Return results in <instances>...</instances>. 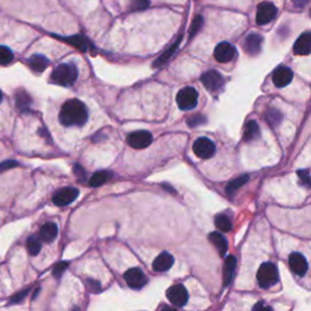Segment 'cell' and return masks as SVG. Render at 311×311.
Here are the masks:
<instances>
[{
	"instance_id": "cell-1",
	"label": "cell",
	"mask_w": 311,
	"mask_h": 311,
	"mask_svg": "<svg viewBox=\"0 0 311 311\" xmlns=\"http://www.w3.org/2000/svg\"><path fill=\"white\" fill-rule=\"evenodd\" d=\"M60 122L66 126H82L88 120V109L80 100H68L60 112Z\"/></svg>"
},
{
	"instance_id": "cell-2",
	"label": "cell",
	"mask_w": 311,
	"mask_h": 311,
	"mask_svg": "<svg viewBox=\"0 0 311 311\" xmlns=\"http://www.w3.org/2000/svg\"><path fill=\"white\" fill-rule=\"evenodd\" d=\"M78 78V70L77 66L74 63H61L55 68L53 74H51V79L54 80L56 84L68 86L72 85Z\"/></svg>"
},
{
	"instance_id": "cell-3",
	"label": "cell",
	"mask_w": 311,
	"mask_h": 311,
	"mask_svg": "<svg viewBox=\"0 0 311 311\" xmlns=\"http://www.w3.org/2000/svg\"><path fill=\"white\" fill-rule=\"evenodd\" d=\"M257 278L261 288L275 286L278 281V270L272 263H264L259 267Z\"/></svg>"
},
{
	"instance_id": "cell-4",
	"label": "cell",
	"mask_w": 311,
	"mask_h": 311,
	"mask_svg": "<svg viewBox=\"0 0 311 311\" xmlns=\"http://www.w3.org/2000/svg\"><path fill=\"white\" fill-rule=\"evenodd\" d=\"M198 101V93L196 89L187 86V88L181 89L177 95L178 106L184 111H191L197 106Z\"/></svg>"
},
{
	"instance_id": "cell-5",
	"label": "cell",
	"mask_w": 311,
	"mask_h": 311,
	"mask_svg": "<svg viewBox=\"0 0 311 311\" xmlns=\"http://www.w3.org/2000/svg\"><path fill=\"white\" fill-rule=\"evenodd\" d=\"M192 148H194L195 154L201 160H208L215 153L214 142L208 137H200L196 140Z\"/></svg>"
},
{
	"instance_id": "cell-6",
	"label": "cell",
	"mask_w": 311,
	"mask_h": 311,
	"mask_svg": "<svg viewBox=\"0 0 311 311\" xmlns=\"http://www.w3.org/2000/svg\"><path fill=\"white\" fill-rule=\"evenodd\" d=\"M152 140H153L152 134L146 130H137L131 132L128 136V139H126L129 146L135 149H143L148 147L152 143Z\"/></svg>"
},
{
	"instance_id": "cell-7",
	"label": "cell",
	"mask_w": 311,
	"mask_h": 311,
	"mask_svg": "<svg viewBox=\"0 0 311 311\" xmlns=\"http://www.w3.org/2000/svg\"><path fill=\"white\" fill-rule=\"evenodd\" d=\"M124 280L126 284L132 289H140L147 283V277L139 267H132V269L126 270V272L124 273Z\"/></svg>"
},
{
	"instance_id": "cell-8",
	"label": "cell",
	"mask_w": 311,
	"mask_h": 311,
	"mask_svg": "<svg viewBox=\"0 0 311 311\" xmlns=\"http://www.w3.org/2000/svg\"><path fill=\"white\" fill-rule=\"evenodd\" d=\"M78 196H79V190L76 187H65V189H60L59 191L55 192L53 202L59 207L68 206L77 200Z\"/></svg>"
},
{
	"instance_id": "cell-9",
	"label": "cell",
	"mask_w": 311,
	"mask_h": 311,
	"mask_svg": "<svg viewBox=\"0 0 311 311\" xmlns=\"http://www.w3.org/2000/svg\"><path fill=\"white\" fill-rule=\"evenodd\" d=\"M167 298L175 306H184L189 300V293L183 284H175L167 290Z\"/></svg>"
},
{
	"instance_id": "cell-10",
	"label": "cell",
	"mask_w": 311,
	"mask_h": 311,
	"mask_svg": "<svg viewBox=\"0 0 311 311\" xmlns=\"http://www.w3.org/2000/svg\"><path fill=\"white\" fill-rule=\"evenodd\" d=\"M277 14V9L270 2H263L259 4L257 11V24L258 25H267L275 19Z\"/></svg>"
},
{
	"instance_id": "cell-11",
	"label": "cell",
	"mask_w": 311,
	"mask_h": 311,
	"mask_svg": "<svg viewBox=\"0 0 311 311\" xmlns=\"http://www.w3.org/2000/svg\"><path fill=\"white\" fill-rule=\"evenodd\" d=\"M201 82L209 91H218L224 85V78L217 71H208L201 77Z\"/></svg>"
},
{
	"instance_id": "cell-12",
	"label": "cell",
	"mask_w": 311,
	"mask_h": 311,
	"mask_svg": "<svg viewBox=\"0 0 311 311\" xmlns=\"http://www.w3.org/2000/svg\"><path fill=\"white\" fill-rule=\"evenodd\" d=\"M235 55H236L235 47H232V45L227 42H223L220 43V44H218L214 50L215 60L221 63L230 62L233 57H235Z\"/></svg>"
},
{
	"instance_id": "cell-13",
	"label": "cell",
	"mask_w": 311,
	"mask_h": 311,
	"mask_svg": "<svg viewBox=\"0 0 311 311\" xmlns=\"http://www.w3.org/2000/svg\"><path fill=\"white\" fill-rule=\"evenodd\" d=\"M292 79H293V72L288 67H284V66L276 68L275 72L272 73V82L277 88L287 86L290 82H292Z\"/></svg>"
},
{
	"instance_id": "cell-14",
	"label": "cell",
	"mask_w": 311,
	"mask_h": 311,
	"mask_svg": "<svg viewBox=\"0 0 311 311\" xmlns=\"http://www.w3.org/2000/svg\"><path fill=\"white\" fill-rule=\"evenodd\" d=\"M289 267L295 275L304 276L307 271V261L300 253H292L289 255Z\"/></svg>"
},
{
	"instance_id": "cell-15",
	"label": "cell",
	"mask_w": 311,
	"mask_h": 311,
	"mask_svg": "<svg viewBox=\"0 0 311 311\" xmlns=\"http://www.w3.org/2000/svg\"><path fill=\"white\" fill-rule=\"evenodd\" d=\"M173 264H174V258H173V255L169 254L168 252H163L154 259L153 264H152V267H153L154 271L157 272H166L171 269Z\"/></svg>"
},
{
	"instance_id": "cell-16",
	"label": "cell",
	"mask_w": 311,
	"mask_h": 311,
	"mask_svg": "<svg viewBox=\"0 0 311 311\" xmlns=\"http://www.w3.org/2000/svg\"><path fill=\"white\" fill-rule=\"evenodd\" d=\"M261 44H263V38L260 34L252 33L244 39V49L249 55H258L260 53Z\"/></svg>"
},
{
	"instance_id": "cell-17",
	"label": "cell",
	"mask_w": 311,
	"mask_h": 311,
	"mask_svg": "<svg viewBox=\"0 0 311 311\" xmlns=\"http://www.w3.org/2000/svg\"><path fill=\"white\" fill-rule=\"evenodd\" d=\"M295 55H309L311 54V33H304L296 39L294 48Z\"/></svg>"
},
{
	"instance_id": "cell-18",
	"label": "cell",
	"mask_w": 311,
	"mask_h": 311,
	"mask_svg": "<svg viewBox=\"0 0 311 311\" xmlns=\"http://www.w3.org/2000/svg\"><path fill=\"white\" fill-rule=\"evenodd\" d=\"M57 232H59V229H57V225L55 223L44 224L39 230L40 240L47 242V243L53 242L55 238H56Z\"/></svg>"
},
{
	"instance_id": "cell-19",
	"label": "cell",
	"mask_w": 311,
	"mask_h": 311,
	"mask_svg": "<svg viewBox=\"0 0 311 311\" xmlns=\"http://www.w3.org/2000/svg\"><path fill=\"white\" fill-rule=\"evenodd\" d=\"M236 269V258L233 255H229L225 259V264H224L223 269V282L224 286H229L230 282H231L233 273H235Z\"/></svg>"
},
{
	"instance_id": "cell-20",
	"label": "cell",
	"mask_w": 311,
	"mask_h": 311,
	"mask_svg": "<svg viewBox=\"0 0 311 311\" xmlns=\"http://www.w3.org/2000/svg\"><path fill=\"white\" fill-rule=\"evenodd\" d=\"M61 40H65L72 47L79 49L80 51H88L89 47H90V43L88 42V39L84 36H80V34H76V36L72 37H61Z\"/></svg>"
},
{
	"instance_id": "cell-21",
	"label": "cell",
	"mask_w": 311,
	"mask_h": 311,
	"mask_svg": "<svg viewBox=\"0 0 311 311\" xmlns=\"http://www.w3.org/2000/svg\"><path fill=\"white\" fill-rule=\"evenodd\" d=\"M49 60L48 57H45L44 55H33V56L30 57L28 60V66L32 68L33 71L36 72H43L48 68L49 66Z\"/></svg>"
},
{
	"instance_id": "cell-22",
	"label": "cell",
	"mask_w": 311,
	"mask_h": 311,
	"mask_svg": "<svg viewBox=\"0 0 311 311\" xmlns=\"http://www.w3.org/2000/svg\"><path fill=\"white\" fill-rule=\"evenodd\" d=\"M259 136H260V129H259L258 123L255 120H248L244 126L243 140L249 142V141L257 140Z\"/></svg>"
},
{
	"instance_id": "cell-23",
	"label": "cell",
	"mask_w": 311,
	"mask_h": 311,
	"mask_svg": "<svg viewBox=\"0 0 311 311\" xmlns=\"http://www.w3.org/2000/svg\"><path fill=\"white\" fill-rule=\"evenodd\" d=\"M209 241L214 244L215 248L218 249V252L220 253V255H225L227 252V241L221 233L219 232H212L209 235Z\"/></svg>"
},
{
	"instance_id": "cell-24",
	"label": "cell",
	"mask_w": 311,
	"mask_h": 311,
	"mask_svg": "<svg viewBox=\"0 0 311 311\" xmlns=\"http://www.w3.org/2000/svg\"><path fill=\"white\" fill-rule=\"evenodd\" d=\"M181 39H183V36H179V38L177 39V42H175L174 44H173L171 48L167 49V50L164 51V54L161 55V56L158 57L157 60H156V61H154V65H153L154 67H161V66H163L164 63H166L167 61H168L169 59H171V57L173 56V54H174L175 51H177V49L179 48V44H180Z\"/></svg>"
},
{
	"instance_id": "cell-25",
	"label": "cell",
	"mask_w": 311,
	"mask_h": 311,
	"mask_svg": "<svg viewBox=\"0 0 311 311\" xmlns=\"http://www.w3.org/2000/svg\"><path fill=\"white\" fill-rule=\"evenodd\" d=\"M15 99L17 107L21 109V111H28L32 103L30 95L26 93V91H20V93L16 94Z\"/></svg>"
},
{
	"instance_id": "cell-26",
	"label": "cell",
	"mask_w": 311,
	"mask_h": 311,
	"mask_svg": "<svg viewBox=\"0 0 311 311\" xmlns=\"http://www.w3.org/2000/svg\"><path fill=\"white\" fill-rule=\"evenodd\" d=\"M109 178H111V174L108 172L101 171V172H97L91 177L90 181H89V185L93 186V187H99L101 186L102 184H105Z\"/></svg>"
},
{
	"instance_id": "cell-27",
	"label": "cell",
	"mask_w": 311,
	"mask_h": 311,
	"mask_svg": "<svg viewBox=\"0 0 311 311\" xmlns=\"http://www.w3.org/2000/svg\"><path fill=\"white\" fill-rule=\"evenodd\" d=\"M248 179H249L248 175H242V177L237 178V179L230 181L229 185L226 186V192L229 195H232L233 192H236L238 189H240V187L243 186L244 184H246L247 181H248Z\"/></svg>"
},
{
	"instance_id": "cell-28",
	"label": "cell",
	"mask_w": 311,
	"mask_h": 311,
	"mask_svg": "<svg viewBox=\"0 0 311 311\" xmlns=\"http://www.w3.org/2000/svg\"><path fill=\"white\" fill-rule=\"evenodd\" d=\"M282 114L281 112L278 111V109H275V108H271L267 111L266 113V120L267 123H269L270 126H272V128H276L280 123L282 122Z\"/></svg>"
},
{
	"instance_id": "cell-29",
	"label": "cell",
	"mask_w": 311,
	"mask_h": 311,
	"mask_svg": "<svg viewBox=\"0 0 311 311\" xmlns=\"http://www.w3.org/2000/svg\"><path fill=\"white\" fill-rule=\"evenodd\" d=\"M215 225H217L218 229L223 232H229L232 227L231 220L224 214L217 215V217H215Z\"/></svg>"
},
{
	"instance_id": "cell-30",
	"label": "cell",
	"mask_w": 311,
	"mask_h": 311,
	"mask_svg": "<svg viewBox=\"0 0 311 311\" xmlns=\"http://www.w3.org/2000/svg\"><path fill=\"white\" fill-rule=\"evenodd\" d=\"M27 249L31 255H38L40 249H42V243L37 237L32 236L27 240Z\"/></svg>"
},
{
	"instance_id": "cell-31",
	"label": "cell",
	"mask_w": 311,
	"mask_h": 311,
	"mask_svg": "<svg viewBox=\"0 0 311 311\" xmlns=\"http://www.w3.org/2000/svg\"><path fill=\"white\" fill-rule=\"evenodd\" d=\"M14 55L11 50L8 47H3L0 45V65H8L13 61Z\"/></svg>"
},
{
	"instance_id": "cell-32",
	"label": "cell",
	"mask_w": 311,
	"mask_h": 311,
	"mask_svg": "<svg viewBox=\"0 0 311 311\" xmlns=\"http://www.w3.org/2000/svg\"><path fill=\"white\" fill-rule=\"evenodd\" d=\"M202 25H203V17L196 16L194 21H192L191 28H190V38H192V37L197 34V32L202 28Z\"/></svg>"
},
{
	"instance_id": "cell-33",
	"label": "cell",
	"mask_w": 311,
	"mask_h": 311,
	"mask_svg": "<svg viewBox=\"0 0 311 311\" xmlns=\"http://www.w3.org/2000/svg\"><path fill=\"white\" fill-rule=\"evenodd\" d=\"M207 118L202 116V114H194V116H191L190 118H187V124H189V126H198V125H202L206 123Z\"/></svg>"
},
{
	"instance_id": "cell-34",
	"label": "cell",
	"mask_w": 311,
	"mask_h": 311,
	"mask_svg": "<svg viewBox=\"0 0 311 311\" xmlns=\"http://www.w3.org/2000/svg\"><path fill=\"white\" fill-rule=\"evenodd\" d=\"M149 7V0H131V10L141 11L146 10Z\"/></svg>"
},
{
	"instance_id": "cell-35",
	"label": "cell",
	"mask_w": 311,
	"mask_h": 311,
	"mask_svg": "<svg viewBox=\"0 0 311 311\" xmlns=\"http://www.w3.org/2000/svg\"><path fill=\"white\" fill-rule=\"evenodd\" d=\"M67 266H68V264L66 263V261H61V263L55 265V267L53 270V273H54L55 277L60 278V276L62 275L63 271H65L66 269H67Z\"/></svg>"
},
{
	"instance_id": "cell-36",
	"label": "cell",
	"mask_w": 311,
	"mask_h": 311,
	"mask_svg": "<svg viewBox=\"0 0 311 311\" xmlns=\"http://www.w3.org/2000/svg\"><path fill=\"white\" fill-rule=\"evenodd\" d=\"M298 175H299V179H300L301 185L311 186V178H310L309 173H307L306 171H299Z\"/></svg>"
},
{
	"instance_id": "cell-37",
	"label": "cell",
	"mask_w": 311,
	"mask_h": 311,
	"mask_svg": "<svg viewBox=\"0 0 311 311\" xmlns=\"http://www.w3.org/2000/svg\"><path fill=\"white\" fill-rule=\"evenodd\" d=\"M28 292H30V289H25V290H22V292H20L19 294L14 295L13 298L10 299V304H19V303H21V301L24 300L26 296H27Z\"/></svg>"
},
{
	"instance_id": "cell-38",
	"label": "cell",
	"mask_w": 311,
	"mask_h": 311,
	"mask_svg": "<svg viewBox=\"0 0 311 311\" xmlns=\"http://www.w3.org/2000/svg\"><path fill=\"white\" fill-rule=\"evenodd\" d=\"M19 166V163L16 161H5V162L0 163V173L4 171H9L11 168H15V167Z\"/></svg>"
},
{
	"instance_id": "cell-39",
	"label": "cell",
	"mask_w": 311,
	"mask_h": 311,
	"mask_svg": "<svg viewBox=\"0 0 311 311\" xmlns=\"http://www.w3.org/2000/svg\"><path fill=\"white\" fill-rule=\"evenodd\" d=\"M252 311H272V309L270 306H267L264 301H258V303L253 306Z\"/></svg>"
},
{
	"instance_id": "cell-40",
	"label": "cell",
	"mask_w": 311,
	"mask_h": 311,
	"mask_svg": "<svg viewBox=\"0 0 311 311\" xmlns=\"http://www.w3.org/2000/svg\"><path fill=\"white\" fill-rule=\"evenodd\" d=\"M88 288L89 289H90V292H94V293H97L100 290V283L99 282H96V281H91V280H89L88 281Z\"/></svg>"
},
{
	"instance_id": "cell-41",
	"label": "cell",
	"mask_w": 311,
	"mask_h": 311,
	"mask_svg": "<svg viewBox=\"0 0 311 311\" xmlns=\"http://www.w3.org/2000/svg\"><path fill=\"white\" fill-rule=\"evenodd\" d=\"M74 173H76L77 178H78V179H79L80 181L85 179V171L82 168V167L74 166Z\"/></svg>"
},
{
	"instance_id": "cell-42",
	"label": "cell",
	"mask_w": 311,
	"mask_h": 311,
	"mask_svg": "<svg viewBox=\"0 0 311 311\" xmlns=\"http://www.w3.org/2000/svg\"><path fill=\"white\" fill-rule=\"evenodd\" d=\"M293 4H294V7L296 8H304L305 5H306L307 0H292Z\"/></svg>"
},
{
	"instance_id": "cell-43",
	"label": "cell",
	"mask_w": 311,
	"mask_h": 311,
	"mask_svg": "<svg viewBox=\"0 0 311 311\" xmlns=\"http://www.w3.org/2000/svg\"><path fill=\"white\" fill-rule=\"evenodd\" d=\"M162 311H177V310H175L174 307H171V306H163Z\"/></svg>"
},
{
	"instance_id": "cell-44",
	"label": "cell",
	"mask_w": 311,
	"mask_h": 311,
	"mask_svg": "<svg viewBox=\"0 0 311 311\" xmlns=\"http://www.w3.org/2000/svg\"><path fill=\"white\" fill-rule=\"evenodd\" d=\"M2 100H3V94H2V91H0V102H2Z\"/></svg>"
},
{
	"instance_id": "cell-45",
	"label": "cell",
	"mask_w": 311,
	"mask_h": 311,
	"mask_svg": "<svg viewBox=\"0 0 311 311\" xmlns=\"http://www.w3.org/2000/svg\"><path fill=\"white\" fill-rule=\"evenodd\" d=\"M310 15H311V10H310Z\"/></svg>"
}]
</instances>
